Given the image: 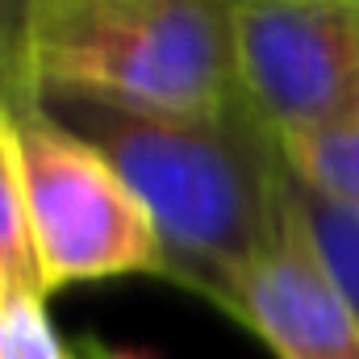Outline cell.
<instances>
[{
	"instance_id": "6da1fadb",
	"label": "cell",
	"mask_w": 359,
	"mask_h": 359,
	"mask_svg": "<svg viewBox=\"0 0 359 359\" xmlns=\"http://www.w3.org/2000/svg\"><path fill=\"white\" fill-rule=\"evenodd\" d=\"M42 109L88 138L138 192L172 284L222 309L230 288L280 243L292 172L251 96L213 117L142 113L72 92H46Z\"/></svg>"
},
{
	"instance_id": "7a4b0ae2",
	"label": "cell",
	"mask_w": 359,
	"mask_h": 359,
	"mask_svg": "<svg viewBox=\"0 0 359 359\" xmlns=\"http://www.w3.org/2000/svg\"><path fill=\"white\" fill-rule=\"evenodd\" d=\"M29 72L46 92L213 117L243 100L234 0H34Z\"/></svg>"
},
{
	"instance_id": "3957f363",
	"label": "cell",
	"mask_w": 359,
	"mask_h": 359,
	"mask_svg": "<svg viewBox=\"0 0 359 359\" xmlns=\"http://www.w3.org/2000/svg\"><path fill=\"white\" fill-rule=\"evenodd\" d=\"M21 159L34 255L46 297L113 276H159V230L126 176L46 109L21 117Z\"/></svg>"
},
{
	"instance_id": "277c9868",
	"label": "cell",
	"mask_w": 359,
	"mask_h": 359,
	"mask_svg": "<svg viewBox=\"0 0 359 359\" xmlns=\"http://www.w3.org/2000/svg\"><path fill=\"white\" fill-rule=\"evenodd\" d=\"M243 92L271 130L359 109V0H238Z\"/></svg>"
},
{
	"instance_id": "5b68a950",
	"label": "cell",
	"mask_w": 359,
	"mask_h": 359,
	"mask_svg": "<svg viewBox=\"0 0 359 359\" xmlns=\"http://www.w3.org/2000/svg\"><path fill=\"white\" fill-rule=\"evenodd\" d=\"M222 313L268 343L276 359H359V313L318 259L292 192L280 243L230 288Z\"/></svg>"
},
{
	"instance_id": "8992f818",
	"label": "cell",
	"mask_w": 359,
	"mask_h": 359,
	"mask_svg": "<svg viewBox=\"0 0 359 359\" xmlns=\"http://www.w3.org/2000/svg\"><path fill=\"white\" fill-rule=\"evenodd\" d=\"M280 151L297 184L359 213V109L318 126L280 130Z\"/></svg>"
},
{
	"instance_id": "52a82bcc",
	"label": "cell",
	"mask_w": 359,
	"mask_h": 359,
	"mask_svg": "<svg viewBox=\"0 0 359 359\" xmlns=\"http://www.w3.org/2000/svg\"><path fill=\"white\" fill-rule=\"evenodd\" d=\"M0 292H42L29 201H25V159H21V117L0 100Z\"/></svg>"
},
{
	"instance_id": "ba28073f",
	"label": "cell",
	"mask_w": 359,
	"mask_h": 359,
	"mask_svg": "<svg viewBox=\"0 0 359 359\" xmlns=\"http://www.w3.org/2000/svg\"><path fill=\"white\" fill-rule=\"evenodd\" d=\"M292 205H297V217H301L318 259L326 264L330 280L359 313V213L309 192L297 180H292Z\"/></svg>"
},
{
	"instance_id": "9c48e42d",
	"label": "cell",
	"mask_w": 359,
	"mask_h": 359,
	"mask_svg": "<svg viewBox=\"0 0 359 359\" xmlns=\"http://www.w3.org/2000/svg\"><path fill=\"white\" fill-rule=\"evenodd\" d=\"M0 359H80L55 322L42 292H0Z\"/></svg>"
},
{
	"instance_id": "30bf717a",
	"label": "cell",
	"mask_w": 359,
	"mask_h": 359,
	"mask_svg": "<svg viewBox=\"0 0 359 359\" xmlns=\"http://www.w3.org/2000/svg\"><path fill=\"white\" fill-rule=\"evenodd\" d=\"M29 13L34 0H0V100L13 104L17 117L42 109L29 72Z\"/></svg>"
},
{
	"instance_id": "8fae6325",
	"label": "cell",
	"mask_w": 359,
	"mask_h": 359,
	"mask_svg": "<svg viewBox=\"0 0 359 359\" xmlns=\"http://www.w3.org/2000/svg\"><path fill=\"white\" fill-rule=\"evenodd\" d=\"M80 359H142V355H138V351H113V347H104V343H96V339H84Z\"/></svg>"
},
{
	"instance_id": "7c38bea8",
	"label": "cell",
	"mask_w": 359,
	"mask_h": 359,
	"mask_svg": "<svg viewBox=\"0 0 359 359\" xmlns=\"http://www.w3.org/2000/svg\"><path fill=\"white\" fill-rule=\"evenodd\" d=\"M234 4H238V0H234Z\"/></svg>"
}]
</instances>
